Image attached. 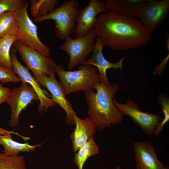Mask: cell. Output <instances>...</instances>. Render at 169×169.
Masks as SVG:
<instances>
[{"label": "cell", "instance_id": "obj_5", "mask_svg": "<svg viewBox=\"0 0 169 169\" xmlns=\"http://www.w3.org/2000/svg\"><path fill=\"white\" fill-rule=\"evenodd\" d=\"M97 37L95 29L93 28L83 36L75 39L69 36L65 39L59 48L69 55L68 67L69 71L79 64H84L86 58L95 48V40Z\"/></svg>", "mask_w": 169, "mask_h": 169}, {"label": "cell", "instance_id": "obj_31", "mask_svg": "<svg viewBox=\"0 0 169 169\" xmlns=\"http://www.w3.org/2000/svg\"><path fill=\"white\" fill-rule=\"evenodd\" d=\"M136 169H137V168H136Z\"/></svg>", "mask_w": 169, "mask_h": 169}, {"label": "cell", "instance_id": "obj_3", "mask_svg": "<svg viewBox=\"0 0 169 169\" xmlns=\"http://www.w3.org/2000/svg\"><path fill=\"white\" fill-rule=\"evenodd\" d=\"M76 71H66L58 64L54 69L59 76L66 95L73 92L83 91L93 88L101 82L97 69L94 66L82 64Z\"/></svg>", "mask_w": 169, "mask_h": 169}, {"label": "cell", "instance_id": "obj_4", "mask_svg": "<svg viewBox=\"0 0 169 169\" xmlns=\"http://www.w3.org/2000/svg\"><path fill=\"white\" fill-rule=\"evenodd\" d=\"M79 5L77 0H66L59 7L55 8L52 13L34 18L33 21L38 22L53 20L55 35L61 40H64L67 37L74 34Z\"/></svg>", "mask_w": 169, "mask_h": 169}, {"label": "cell", "instance_id": "obj_18", "mask_svg": "<svg viewBox=\"0 0 169 169\" xmlns=\"http://www.w3.org/2000/svg\"><path fill=\"white\" fill-rule=\"evenodd\" d=\"M11 134L10 133L0 134V145L4 147L2 152L6 156H18L20 152H30L35 151L36 148L40 146L44 143L43 142L32 145L28 143H20L13 140Z\"/></svg>", "mask_w": 169, "mask_h": 169}, {"label": "cell", "instance_id": "obj_22", "mask_svg": "<svg viewBox=\"0 0 169 169\" xmlns=\"http://www.w3.org/2000/svg\"><path fill=\"white\" fill-rule=\"evenodd\" d=\"M18 40L17 34L0 38V64L11 70H13V66L10 56V49L12 45Z\"/></svg>", "mask_w": 169, "mask_h": 169}, {"label": "cell", "instance_id": "obj_12", "mask_svg": "<svg viewBox=\"0 0 169 169\" xmlns=\"http://www.w3.org/2000/svg\"><path fill=\"white\" fill-rule=\"evenodd\" d=\"M109 10L103 1L90 0L86 7L79 10L77 15L74 33L75 38L83 36L94 28L98 15Z\"/></svg>", "mask_w": 169, "mask_h": 169}, {"label": "cell", "instance_id": "obj_1", "mask_svg": "<svg viewBox=\"0 0 169 169\" xmlns=\"http://www.w3.org/2000/svg\"><path fill=\"white\" fill-rule=\"evenodd\" d=\"M94 28L104 45L114 50L139 48L152 38L140 20L109 10L98 15Z\"/></svg>", "mask_w": 169, "mask_h": 169}, {"label": "cell", "instance_id": "obj_28", "mask_svg": "<svg viewBox=\"0 0 169 169\" xmlns=\"http://www.w3.org/2000/svg\"><path fill=\"white\" fill-rule=\"evenodd\" d=\"M8 133L13 134L17 135L22 138L25 141L31 140V139L29 137L24 136L19 134L18 132H16L12 131H8L0 127V134L4 135Z\"/></svg>", "mask_w": 169, "mask_h": 169}, {"label": "cell", "instance_id": "obj_29", "mask_svg": "<svg viewBox=\"0 0 169 169\" xmlns=\"http://www.w3.org/2000/svg\"><path fill=\"white\" fill-rule=\"evenodd\" d=\"M115 169H121L119 165H117Z\"/></svg>", "mask_w": 169, "mask_h": 169}, {"label": "cell", "instance_id": "obj_11", "mask_svg": "<svg viewBox=\"0 0 169 169\" xmlns=\"http://www.w3.org/2000/svg\"><path fill=\"white\" fill-rule=\"evenodd\" d=\"M169 12V0H148L139 18L141 23L151 34L164 23Z\"/></svg>", "mask_w": 169, "mask_h": 169}, {"label": "cell", "instance_id": "obj_21", "mask_svg": "<svg viewBox=\"0 0 169 169\" xmlns=\"http://www.w3.org/2000/svg\"><path fill=\"white\" fill-rule=\"evenodd\" d=\"M59 2L58 0H30L31 13L34 18L45 16L54 10Z\"/></svg>", "mask_w": 169, "mask_h": 169}, {"label": "cell", "instance_id": "obj_10", "mask_svg": "<svg viewBox=\"0 0 169 169\" xmlns=\"http://www.w3.org/2000/svg\"><path fill=\"white\" fill-rule=\"evenodd\" d=\"M16 51L14 48H13L10 53L13 70L22 82L29 84L35 91L40 102L38 108V112L42 113L46 111L49 107L55 106L56 104L50 98L47 92L41 88L35 77L18 61L16 57Z\"/></svg>", "mask_w": 169, "mask_h": 169}, {"label": "cell", "instance_id": "obj_24", "mask_svg": "<svg viewBox=\"0 0 169 169\" xmlns=\"http://www.w3.org/2000/svg\"><path fill=\"white\" fill-rule=\"evenodd\" d=\"M157 102L161 107L164 114V118L157 125L154 133V135L157 137L162 131L166 123L169 120V99L166 95L161 93L158 96Z\"/></svg>", "mask_w": 169, "mask_h": 169}, {"label": "cell", "instance_id": "obj_17", "mask_svg": "<svg viewBox=\"0 0 169 169\" xmlns=\"http://www.w3.org/2000/svg\"><path fill=\"white\" fill-rule=\"evenodd\" d=\"M146 0H106L105 3L109 9L120 15L139 17Z\"/></svg>", "mask_w": 169, "mask_h": 169}, {"label": "cell", "instance_id": "obj_2", "mask_svg": "<svg viewBox=\"0 0 169 169\" xmlns=\"http://www.w3.org/2000/svg\"><path fill=\"white\" fill-rule=\"evenodd\" d=\"M119 89L117 84L106 85L101 82L83 91L88 105V115L99 130L120 124L123 120V115L113 102Z\"/></svg>", "mask_w": 169, "mask_h": 169}, {"label": "cell", "instance_id": "obj_8", "mask_svg": "<svg viewBox=\"0 0 169 169\" xmlns=\"http://www.w3.org/2000/svg\"><path fill=\"white\" fill-rule=\"evenodd\" d=\"M113 102L120 112L131 118L146 134L151 137L154 135L156 129L161 120L159 115L142 111L138 105L129 97L125 103H121L117 102L114 96Z\"/></svg>", "mask_w": 169, "mask_h": 169}, {"label": "cell", "instance_id": "obj_15", "mask_svg": "<svg viewBox=\"0 0 169 169\" xmlns=\"http://www.w3.org/2000/svg\"><path fill=\"white\" fill-rule=\"evenodd\" d=\"M104 46L101 39L97 36L95 47L92 51L93 54L89 59L85 60L84 64L96 66L98 69L101 82L105 85H108L111 84L107 77V70L110 68L114 69L118 68L121 71L123 68V62L125 58L123 57L115 63L108 61L105 58L103 54Z\"/></svg>", "mask_w": 169, "mask_h": 169}, {"label": "cell", "instance_id": "obj_13", "mask_svg": "<svg viewBox=\"0 0 169 169\" xmlns=\"http://www.w3.org/2000/svg\"><path fill=\"white\" fill-rule=\"evenodd\" d=\"M39 83L46 88L51 95V99L64 110L66 114V122L68 125H75L74 116L76 115L70 102L67 99L64 89L60 82L56 79L55 73L47 76L42 75L35 77Z\"/></svg>", "mask_w": 169, "mask_h": 169}, {"label": "cell", "instance_id": "obj_16", "mask_svg": "<svg viewBox=\"0 0 169 169\" xmlns=\"http://www.w3.org/2000/svg\"><path fill=\"white\" fill-rule=\"evenodd\" d=\"M75 127L70 135L73 149L76 152L80 147L93 137L96 126L90 117L84 119L74 116Z\"/></svg>", "mask_w": 169, "mask_h": 169}, {"label": "cell", "instance_id": "obj_6", "mask_svg": "<svg viewBox=\"0 0 169 169\" xmlns=\"http://www.w3.org/2000/svg\"><path fill=\"white\" fill-rule=\"evenodd\" d=\"M29 3L27 1L16 13L18 22L17 35L19 40L41 54L47 56L50 49L43 43L38 34L37 26L28 15L27 11Z\"/></svg>", "mask_w": 169, "mask_h": 169}, {"label": "cell", "instance_id": "obj_7", "mask_svg": "<svg viewBox=\"0 0 169 169\" xmlns=\"http://www.w3.org/2000/svg\"><path fill=\"white\" fill-rule=\"evenodd\" d=\"M27 68L32 71L35 77L44 75L47 76L54 73L56 64L53 59L46 56L19 40L14 44Z\"/></svg>", "mask_w": 169, "mask_h": 169}, {"label": "cell", "instance_id": "obj_30", "mask_svg": "<svg viewBox=\"0 0 169 169\" xmlns=\"http://www.w3.org/2000/svg\"><path fill=\"white\" fill-rule=\"evenodd\" d=\"M165 169H169V168L168 166H165Z\"/></svg>", "mask_w": 169, "mask_h": 169}, {"label": "cell", "instance_id": "obj_23", "mask_svg": "<svg viewBox=\"0 0 169 169\" xmlns=\"http://www.w3.org/2000/svg\"><path fill=\"white\" fill-rule=\"evenodd\" d=\"M0 169H27L25 157L7 156L0 152Z\"/></svg>", "mask_w": 169, "mask_h": 169}, {"label": "cell", "instance_id": "obj_25", "mask_svg": "<svg viewBox=\"0 0 169 169\" xmlns=\"http://www.w3.org/2000/svg\"><path fill=\"white\" fill-rule=\"evenodd\" d=\"M27 1L25 0H0V14L17 12Z\"/></svg>", "mask_w": 169, "mask_h": 169}, {"label": "cell", "instance_id": "obj_14", "mask_svg": "<svg viewBox=\"0 0 169 169\" xmlns=\"http://www.w3.org/2000/svg\"><path fill=\"white\" fill-rule=\"evenodd\" d=\"M134 156L137 169H165L158 158L157 152L151 142L139 141L133 144Z\"/></svg>", "mask_w": 169, "mask_h": 169}, {"label": "cell", "instance_id": "obj_27", "mask_svg": "<svg viewBox=\"0 0 169 169\" xmlns=\"http://www.w3.org/2000/svg\"><path fill=\"white\" fill-rule=\"evenodd\" d=\"M11 91L9 88L3 86L2 84H0V105L6 102Z\"/></svg>", "mask_w": 169, "mask_h": 169}, {"label": "cell", "instance_id": "obj_9", "mask_svg": "<svg viewBox=\"0 0 169 169\" xmlns=\"http://www.w3.org/2000/svg\"><path fill=\"white\" fill-rule=\"evenodd\" d=\"M38 100L34 90L28 84L22 82L19 87L11 90L6 102L11 110L9 125L17 126L19 123V116L22 111L33 100Z\"/></svg>", "mask_w": 169, "mask_h": 169}, {"label": "cell", "instance_id": "obj_20", "mask_svg": "<svg viewBox=\"0 0 169 169\" xmlns=\"http://www.w3.org/2000/svg\"><path fill=\"white\" fill-rule=\"evenodd\" d=\"M17 30L16 12H8L0 14V38L16 34Z\"/></svg>", "mask_w": 169, "mask_h": 169}, {"label": "cell", "instance_id": "obj_26", "mask_svg": "<svg viewBox=\"0 0 169 169\" xmlns=\"http://www.w3.org/2000/svg\"><path fill=\"white\" fill-rule=\"evenodd\" d=\"M19 78L11 70L0 64V82L2 83L21 82Z\"/></svg>", "mask_w": 169, "mask_h": 169}, {"label": "cell", "instance_id": "obj_19", "mask_svg": "<svg viewBox=\"0 0 169 169\" xmlns=\"http://www.w3.org/2000/svg\"><path fill=\"white\" fill-rule=\"evenodd\" d=\"M99 148L93 137L81 146L77 151L74 161L78 169H83V166L90 157L98 154Z\"/></svg>", "mask_w": 169, "mask_h": 169}]
</instances>
